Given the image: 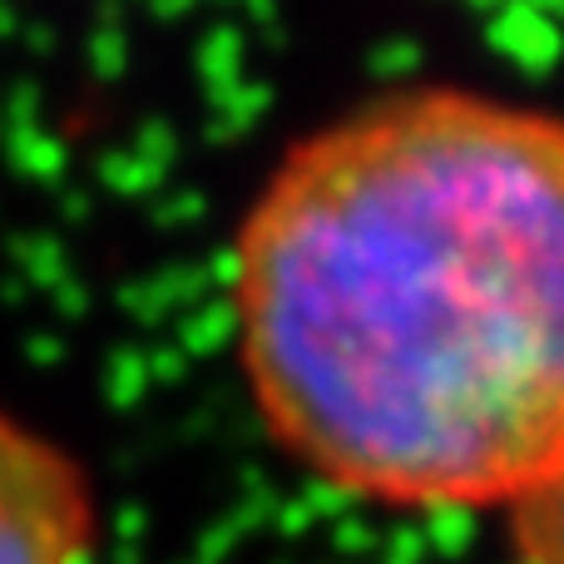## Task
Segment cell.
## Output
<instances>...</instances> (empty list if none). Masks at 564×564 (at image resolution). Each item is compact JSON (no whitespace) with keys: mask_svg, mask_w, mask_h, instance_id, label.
<instances>
[{"mask_svg":"<svg viewBox=\"0 0 564 564\" xmlns=\"http://www.w3.org/2000/svg\"><path fill=\"white\" fill-rule=\"evenodd\" d=\"M253 406L317 480L516 506L564 460V119L421 85L312 129L234 243Z\"/></svg>","mask_w":564,"mask_h":564,"instance_id":"6da1fadb","label":"cell"},{"mask_svg":"<svg viewBox=\"0 0 564 564\" xmlns=\"http://www.w3.org/2000/svg\"><path fill=\"white\" fill-rule=\"evenodd\" d=\"M95 530L85 466L0 406V564H89Z\"/></svg>","mask_w":564,"mask_h":564,"instance_id":"7a4b0ae2","label":"cell"},{"mask_svg":"<svg viewBox=\"0 0 564 564\" xmlns=\"http://www.w3.org/2000/svg\"><path fill=\"white\" fill-rule=\"evenodd\" d=\"M506 510L520 564H564V460Z\"/></svg>","mask_w":564,"mask_h":564,"instance_id":"3957f363","label":"cell"}]
</instances>
